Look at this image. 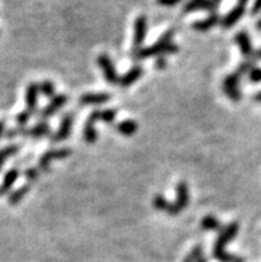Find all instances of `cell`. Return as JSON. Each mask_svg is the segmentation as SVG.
Returning a JSON list of instances; mask_svg holds the SVG:
<instances>
[{"label": "cell", "instance_id": "cell-11", "mask_svg": "<svg viewBox=\"0 0 261 262\" xmlns=\"http://www.w3.org/2000/svg\"><path fill=\"white\" fill-rule=\"evenodd\" d=\"M67 101H68V96H66V95H57V96H55L52 99V101H51L46 108H43L42 112L39 113L40 119L42 120L50 119V117L53 116V115H55V113H56L62 106L66 105Z\"/></svg>", "mask_w": 261, "mask_h": 262}, {"label": "cell", "instance_id": "cell-29", "mask_svg": "<svg viewBox=\"0 0 261 262\" xmlns=\"http://www.w3.org/2000/svg\"><path fill=\"white\" fill-rule=\"evenodd\" d=\"M24 177L27 179L28 184L35 183V181H37V179H39V169H37V168H27V169L24 170Z\"/></svg>", "mask_w": 261, "mask_h": 262}, {"label": "cell", "instance_id": "cell-31", "mask_svg": "<svg viewBox=\"0 0 261 262\" xmlns=\"http://www.w3.org/2000/svg\"><path fill=\"white\" fill-rule=\"evenodd\" d=\"M248 77L249 80H251V83L253 84L261 83V68L255 67V68L248 73Z\"/></svg>", "mask_w": 261, "mask_h": 262}, {"label": "cell", "instance_id": "cell-40", "mask_svg": "<svg viewBox=\"0 0 261 262\" xmlns=\"http://www.w3.org/2000/svg\"><path fill=\"white\" fill-rule=\"evenodd\" d=\"M248 2H249V0H237V3L244 4V6H247V4H248Z\"/></svg>", "mask_w": 261, "mask_h": 262}, {"label": "cell", "instance_id": "cell-30", "mask_svg": "<svg viewBox=\"0 0 261 262\" xmlns=\"http://www.w3.org/2000/svg\"><path fill=\"white\" fill-rule=\"evenodd\" d=\"M31 119V113L28 111H23V112H20L19 115L16 116V123L19 126H26L27 123L30 121Z\"/></svg>", "mask_w": 261, "mask_h": 262}, {"label": "cell", "instance_id": "cell-15", "mask_svg": "<svg viewBox=\"0 0 261 262\" xmlns=\"http://www.w3.org/2000/svg\"><path fill=\"white\" fill-rule=\"evenodd\" d=\"M111 99V95L108 93H86L80 97V104L82 105H102L106 104Z\"/></svg>", "mask_w": 261, "mask_h": 262}, {"label": "cell", "instance_id": "cell-41", "mask_svg": "<svg viewBox=\"0 0 261 262\" xmlns=\"http://www.w3.org/2000/svg\"><path fill=\"white\" fill-rule=\"evenodd\" d=\"M256 57H257V60H261V48L256 52Z\"/></svg>", "mask_w": 261, "mask_h": 262}, {"label": "cell", "instance_id": "cell-2", "mask_svg": "<svg viewBox=\"0 0 261 262\" xmlns=\"http://www.w3.org/2000/svg\"><path fill=\"white\" fill-rule=\"evenodd\" d=\"M238 233V223H231L220 230L215 246H213V257L220 262H245L242 257L233 256L225 252V246L235 238Z\"/></svg>", "mask_w": 261, "mask_h": 262}, {"label": "cell", "instance_id": "cell-14", "mask_svg": "<svg viewBox=\"0 0 261 262\" xmlns=\"http://www.w3.org/2000/svg\"><path fill=\"white\" fill-rule=\"evenodd\" d=\"M220 15L217 12L211 13L207 19L204 20H198L196 23L192 24V28L195 31H198V32H207V31L212 30L213 27H216V24L220 21Z\"/></svg>", "mask_w": 261, "mask_h": 262}, {"label": "cell", "instance_id": "cell-26", "mask_svg": "<svg viewBox=\"0 0 261 262\" xmlns=\"http://www.w3.org/2000/svg\"><path fill=\"white\" fill-rule=\"evenodd\" d=\"M255 63L256 61H253V60H245V61H243L240 66L237 67V70H236V72L240 75V76H244V75H247V73L251 72L253 68H255Z\"/></svg>", "mask_w": 261, "mask_h": 262}, {"label": "cell", "instance_id": "cell-42", "mask_svg": "<svg viewBox=\"0 0 261 262\" xmlns=\"http://www.w3.org/2000/svg\"><path fill=\"white\" fill-rule=\"evenodd\" d=\"M196 262H207V258H204V257H202V258L197 259V261H196Z\"/></svg>", "mask_w": 261, "mask_h": 262}, {"label": "cell", "instance_id": "cell-37", "mask_svg": "<svg viewBox=\"0 0 261 262\" xmlns=\"http://www.w3.org/2000/svg\"><path fill=\"white\" fill-rule=\"evenodd\" d=\"M183 262H196V259L193 258V256H192L191 253H189L188 256L185 257V258H184V261H183Z\"/></svg>", "mask_w": 261, "mask_h": 262}, {"label": "cell", "instance_id": "cell-13", "mask_svg": "<svg viewBox=\"0 0 261 262\" xmlns=\"http://www.w3.org/2000/svg\"><path fill=\"white\" fill-rule=\"evenodd\" d=\"M39 85L36 83H31L27 86L26 91V103H27V111L33 115L37 110V99H39Z\"/></svg>", "mask_w": 261, "mask_h": 262}, {"label": "cell", "instance_id": "cell-22", "mask_svg": "<svg viewBox=\"0 0 261 262\" xmlns=\"http://www.w3.org/2000/svg\"><path fill=\"white\" fill-rule=\"evenodd\" d=\"M207 6H208V0H189L188 3H185L184 7H183V12L191 13L200 10L205 11Z\"/></svg>", "mask_w": 261, "mask_h": 262}, {"label": "cell", "instance_id": "cell-17", "mask_svg": "<svg viewBox=\"0 0 261 262\" xmlns=\"http://www.w3.org/2000/svg\"><path fill=\"white\" fill-rule=\"evenodd\" d=\"M19 174L20 172L17 168H12V169H10L4 174L2 185H0V194H7V193L12 189L13 184L16 183V180L19 179Z\"/></svg>", "mask_w": 261, "mask_h": 262}, {"label": "cell", "instance_id": "cell-27", "mask_svg": "<svg viewBox=\"0 0 261 262\" xmlns=\"http://www.w3.org/2000/svg\"><path fill=\"white\" fill-rule=\"evenodd\" d=\"M116 119V110H106L100 112V120L107 124H112Z\"/></svg>", "mask_w": 261, "mask_h": 262}, {"label": "cell", "instance_id": "cell-38", "mask_svg": "<svg viewBox=\"0 0 261 262\" xmlns=\"http://www.w3.org/2000/svg\"><path fill=\"white\" fill-rule=\"evenodd\" d=\"M253 100H255V101H257V103H261V91L258 93H256L255 96H253Z\"/></svg>", "mask_w": 261, "mask_h": 262}, {"label": "cell", "instance_id": "cell-3", "mask_svg": "<svg viewBox=\"0 0 261 262\" xmlns=\"http://www.w3.org/2000/svg\"><path fill=\"white\" fill-rule=\"evenodd\" d=\"M176 201L173 204H171L167 210L168 214L171 216H177L178 213L183 212V210L187 208L189 203V189H188V185L185 181H182V183L177 184V188H176Z\"/></svg>", "mask_w": 261, "mask_h": 262}, {"label": "cell", "instance_id": "cell-23", "mask_svg": "<svg viewBox=\"0 0 261 262\" xmlns=\"http://www.w3.org/2000/svg\"><path fill=\"white\" fill-rule=\"evenodd\" d=\"M19 150L20 145H17V144H11V145L3 148V149H0V169L3 168L4 163H6L7 160L10 159L11 156H15Z\"/></svg>", "mask_w": 261, "mask_h": 262}, {"label": "cell", "instance_id": "cell-16", "mask_svg": "<svg viewBox=\"0 0 261 262\" xmlns=\"http://www.w3.org/2000/svg\"><path fill=\"white\" fill-rule=\"evenodd\" d=\"M143 73H144V71H143L142 67L135 66L133 68H131V70H129L128 72L124 75V76L120 77L119 84L123 86V88L131 86L132 84H135L136 81H137V80L143 76Z\"/></svg>", "mask_w": 261, "mask_h": 262}, {"label": "cell", "instance_id": "cell-4", "mask_svg": "<svg viewBox=\"0 0 261 262\" xmlns=\"http://www.w3.org/2000/svg\"><path fill=\"white\" fill-rule=\"evenodd\" d=\"M240 80H242V76L237 72H233L225 77L224 81H223V90L233 103H238L242 100Z\"/></svg>", "mask_w": 261, "mask_h": 262}, {"label": "cell", "instance_id": "cell-39", "mask_svg": "<svg viewBox=\"0 0 261 262\" xmlns=\"http://www.w3.org/2000/svg\"><path fill=\"white\" fill-rule=\"evenodd\" d=\"M256 30L261 31V16H260V17H258V20H257V23H256Z\"/></svg>", "mask_w": 261, "mask_h": 262}, {"label": "cell", "instance_id": "cell-19", "mask_svg": "<svg viewBox=\"0 0 261 262\" xmlns=\"http://www.w3.org/2000/svg\"><path fill=\"white\" fill-rule=\"evenodd\" d=\"M137 128L139 126H137V123L135 120H124V121L116 125V129L119 130V133L123 136H132L136 133Z\"/></svg>", "mask_w": 261, "mask_h": 262}, {"label": "cell", "instance_id": "cell-28", "mask_svg": "<svg viewBox=\"0 0 261 262\" xmlns=\"http://www.w3.org/2000/svg\"><path fill=\"white\" fill-rule=\"evenodd\" d=\"M26 133H27V128H24V126H17V128L7 130L4 137H7V139H15V137L17 136H26Z\"/></svg>", "mask_w": 261, "mask_h": 262}, {"label": "cell", "instance_id": "cell-21", "mask_svg": "<svg viewBox=\"0 0 261 262\" xmlns=\"http://www.w3.org/2000/svg\"><path fill=\"white\" fill-rule=\"evenodd\" d=\"M202 228L204 230H209V232H217V230L223 229L222 223L215 216H211V214L205 216L202 220Z\"/></svg>", "mask_w": 261, "mask_h": 262}, {"label": "cell", "instance_id": "cell-36", "mask_svg": "<svg viewBox=\"0 0 261 262\" xmlns=\"http://www.w3.org/2000/svg\"><path fill=\"white\" fill-rule=\"evenodd\" d=\"M6 123H7V120L6 119H2L0 120V139L6 135L7 129H6Z\"/></svg>", "mask_w": 261, "mask_h": 262}, {"label": "cell", "instance_id": "cell-12", "mask_svg": "<svg viewBox=\"0 0 261 262\" xmlns=\"http://www.w3.org/2000/svg\"><path fill=\"white\" fill-rule=\"evenodd\" d=\"M72 123H73V115L72 113H68L62 120V124H60V128L57 129V132L55 135L51 136V140L53 143H60L63 140L68 139L70 137L71 129H72Z\"/></svg>", "mask_w": 261, "mask_h": 262}, {"label": "cell", "instance_id": "cell-18", "mask_svg": "<svg viewBox=\"0 0 261 262\" xmlns=\"http://www.w3.org/2000/svg\"><path fill=\"white\" fill-rule=\"evenodd\" d=\"M51 133V126L50 124L46 123V121H40L37 123L36 125L30 128V129H27L26 136L32 137V139H40V137H44L47 135H50Z\"/></svg>", "mask_w": 261, "mask_h": 262}, {"label": "cell", "instance_id": "cell-7", "mask_svg": "<svg viewBox=\"0 0 261 262\" xmlns=\"http://www.w3.org/2000/svg\"><path fill=\"white\" fill-rule=\"evenodd\" d=\"M72 150L68 149V148H62V149H52V150H48V152L43 153L42 157L39 159V169L47 170L50 169V164L52 160H63L67 159V157L70 156Z\"/></svg>", "mask_w": 261, "mask_h": 262}, {"label": "cell", "instance_id": "cell-24", "mask_svg": "<svg viewBox=\"0 0 261 262\" xmlns=\"http://www.w3.org/2000/svg\"><path fill=\"white\" fill-rule=\"evenodd\" d=\"M39 90L46 97H51V99L55 97V85L51 81H48V80H44L43 83L40 84Z\"/></svg>", "mask_w": 261, "mask_h": 262}, {"label": "cell", "instance_id": "cell-5", "mask_svg": "<svg viewBox=\"0 0 261 262\" xmlns=\"http://www.w3.org/2000/svg\"><path fill=\"white\" fill-rule=\"evenodd\" d=\"M148 31V20L144 15L137 16L135 20V27H133V51H137L142 48Z\"/></svg>", "mask_w": 261, "mask_h": 262}, {"label": "cell", "instance_id": "cell-10", "mask_svg": "<svg viewBox=\"0 0 261 262\" xmlns=\"http://www.w3.org/2000/svg\"><path fill=\"white\" fill-rule=\"evenodd\" d=\"M100 110H95L91 112V115L87 119V123L84 125V140L88 144H93L97 140V132H96L95 123H97L100 120Z\"/></svg>", "mask_w": 261, "mask_h": 262}, {"label": "cell", "instance_id": "cell-25", "mask_svg": "<svg viewBox=\"0 0 261 262\" xmlns=\"http://www.w3.org/2000/svg\"><path fill=\"white\" fill-rule=\"evenodd\" d=\"M169 205H171V204H169L168 201H167L166 197L162 196V194H156L155 199H153V206H155L157 210H160V212H167Z\"/></svg>", "mask_w": 261, "mask_h": 262}, {"label": "cell", "instance_id": "cell-1", "mask_svg": "<svg viewBox=\"0 0 261 262\" xmlns=\"http://www.w3.org/2000/svg\"><path fill=\"white\" fill-rule=\"evenodd\" d=\"M175 36V30L167 31L153 46L140 48L137 51H133L132 56L135 60H146L152 56H164L167 53H176L178 51V47L172 43V39Z\"/></svg>", "mask_w": 261, "mask_h": 262}, {"label": "cell", "instance_id": "cell-33", "mask_svg": "<svg viewBox=\"0 0 261 262\" xmlns=\"http://www.w3.org/2000/svg\"><path fill=\"white\" fill-rule=\"evenodd\" d=\"M260 12H261V0H255V3H253V6H252L251 8V15L256 16V15H258Z\"/></svg>", "mask_w": 261, "mask_h": 262}, {"label": "cell", "instance_id": "cell-8", "mask_svg": "<svg viewBox=\"0 0 261 262\" xmlns=\"http://www.w3.org/2000/svg\"><path fill=\"white\" fill-rule=\"evenodd\" d=\"M235 41L238 47H240V51H242L243 56L247 60H253V61H257V57H256V52L253 51V47H252V41L249 35L245 31H240V32L236 33Z\"/></svg>", "mask_w": 261, "mask_h": 262}, {"label": "cell", "instance_id": "cell-34", "mask_svg": "<svg viewBox=\"0 0 261 262\" xmlns=\"http://www.w3.org/2000/svg\"><path fill=\"white\" fill-rule=\"evenodd\" d=\"M155 66H156V68H157V70H160V71L164 70V68H166V67H167L166 57H164V56H159V59H156Z\"/></svg>", "mask_w": 261, "mask_h": 262}, {"label": "cell", "instance_id": "cell-32", "mask_svg": "<svg viewBox=\"0 0 261 262\" xmlns=\"http://www.w3.org/2000/svg\"><path fill=\"white\" fill-rule=\"evenodd\" d=\"M222 2L223 0H208V6H207V10L205 11H209L211 13L217 12V8Z\"/></svg>", "mask_w": 261, "mask_h": 262}, {"label": "cell", "instance_id": "cell-9", "mask_svg": "<svg viewBox=\"0 0 261 262\" xmlns=\"http://www.w3.org/2000/svg\"><path fill=\"white\" fill-rule=\"evenodd\" d=\"M245 13V6L244 4H240L237 3V6L235 8H232L225 16L222 17L220 20V24H222V28L223 30H231L232 27L235 26L237 21L242 20V17L244 16Z\"/></svg>", "mask_w": 261, "mask_h": 262}, {"label": "cell", "instance_id": "cell-6", "mask_svg": "<svg viewBox=\"0 0 261 262\" xmlns=\"http://www.w3.org/2000/svg\"><path fill=\"white\" fill-rule=\"evenodd\" d=\"M97 64L103 70V75L106 77L107 83L108 84H117L119 83L120 77L117 76V72H116V68L113 66L112 60L108 55L103 53L100 56H97Z\"/></svg>", "mask_w": 261, "mask_h": 262}, {"label": "cell", "instance_id": "cell-20", "mask_svg": "<svg viewBox=\"0 0 261 262\" xmlns=\"http://www.w3.org/2000/svg\"><path fill=\"white\" fill-rule=\"evenodd\" d=\"M30 189L31 184H26V185L20 186L19 189L13 190L10 194V197H8V204H11V205H16V204H19L20 201L26 197L27 193L30 192Z\"/></svg>", "mask_w": 261, "mask_h": 262}, {"label": "cell", "instance_id": "cell-35", "mask_svg": "<svg viewBox=\"0 0 261 262\" xmlns=\"http://www.w3.org/2000/svg\"><path fill=\"white\" fill-rule=\"evenodd\" d=\"M182 0H157V3L160 6H166V7H173L176 4H178Z\"/></svg>", "mask_w": 261, "mask_h": 262}]
</instances>
